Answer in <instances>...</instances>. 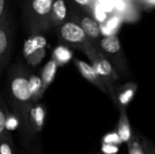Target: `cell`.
Instances as JSON below:
<instances>
[{"instance_id": "cell-9", "label": "cell", "mask_w": 155, "mask_h": 154, "mask_svg": "<svg viewBox=\"0 0 155 154\" xmlns=\"http://www.w3.org/2000/svg\"><path fill=\"white\" fill-rule=\"evenodd\" d=\"M74 21L81 26L87 39L93 45H95L99 42L101 37V29L97 21L86 15H81L76 20Z\"/></svg>"}, {"instance_id": "cell-1", "label": "cell", "mask_w": 155, "mask_h": 154, "mask_svg": "<svg viewBox=\"0 0 155 154\" xmlns=\"http://www.w3.org/2000/svg\"><path fill=\"white\" fill-rule=\"evenodd\" d=\"M30 70L21 63L12 66L6 80V93L11 107L25 135L32 136L28 113L35 103L29 86Z\"/></svg>"}, {"instance_id": "cell-17", "label": "cell", "mask_w": 155, "mask_h": 154, "mask_svg": "<svg viewBox=\"0 0 155 154\" xmlns=\"http://www.w3.org/2000/svg\"><path fill=\"white\" fill-rule=\"evenodd\" d=\"M9 111L0 95V139L4 136L6 131V120L8 116Z\"/></svg>"}, {"instance_id": "cell-21", "label": "cell", "mask_w": 155, "mask_h": 154, "mask_svg": "<svg viewBox=\"0 0 155 154\" xmlns=\"http://www.w3.org/2000/svg\"><path fill=\"white\" fill-rule=\"evenodd\" d=\"M120 146L112 144H102V152L104 154H117Z\"/></svg>"}, {"instance_id": "cell-24", "label": "cell", "mask_w": 155, "mask_h": 154, "mask_svg": "<svg viewBox=\"0 0 155 154\" xmlns=\"http://www.w3.org/2000/svg\"><path fill=\"white\" fill-rule=\"evenodd\" d=\"M145 3L148 4L151 6H153L154 5V0H145Z\"/></svg>"}, {"instance_id": "cell-3", "label": "cell", "mask_w": 155, "mask_h": 154, "mask_svg": "<svg viewBox=\"0 0 155 154\" xmlns=\"http://www.w3.org/2000/svg\"><path fill=\"white\" fill-rule=\"evenodd\" d=\"M97 50L106 58L119 75L130 77V70L124 56L121 42L116 34H109L100 39L94 45Z\"/></svg>"}, {"instance_id": "cell-5", "label": "cell", "mask_w": 155, "mask_h": 154, "mask_svg": "<svg viewBox=\"0 0 155 154\" xmlns=\"http://www.w3.org/2000/svg\"><path fill=\"white\" fill-rule=\"evenodd\" d=\"M57 34L63 44L80 50L90 44L81 26L74 20H66L60 25L57 27Z\"/></svg>"}, {"instance_id": "cell-16", "label": "cell", "mask_w": 155, "mask_h": 154, "mask_svg": "<svg viewBox=\"0 0 155 154\" xmlns=\"http://www.w3.org/2000/svg\"><path fill=\"white\" fill-rule=\"evenodd\" d=\"M0 154H15L13 140L8 131L0 139Z\"/></svg>"}, {"instance_id": "cell-2", "label": "cell", "mask_w": 155, "mask_h": 154, "mask_svg": "<svg viewBox=\"0 0 155 154\" xmlns=\"http://www.w3.org/2000/svg\"><path fill=\"white\" fill-rule=\"evenodd\" d=\"M55 0H22V17L26 30L33 35L45 33L52 27V10Z\"/></svg>"}, {"instance_id": "cell-10", "label": "cell", "mask_w": 155, "mask_h": 154, "mask_svg": "<svg viewBox=\"0 0 155 154\" xmlns=\"http://www.w3.org/2000/svg\"><path fill=\"white\" fill-rule=\"evenodd\" d=\"M74 64L77 66L79 72L81 73V74L88 81L90 82L92 84H94L95 87H97L99 90H101L103 93H106L109 95V92L108 89L105 85V84L104 83V81L98 76V74L95 73L94 69L93 68V66L89 64H87L84 61H82L78 58L74 59Z\"/></svg>"}, {"instance_id": "cell-19", "label": "cell", "mask_w": 155, "mask_h": 154, "mask_svg": "<svg viewBox=\"0 0 155 154\" xmlns=\"http://www.w3.org/2000/svg\"><path fill=\"white\" fill-rule=\"evenodd\" d=\"M129 154H144L143 149L142 147L141 140L136 139L133 136L132 140L127 143Z\"/></svg>"}, {"instance_id": "cell-23", "label": "cell", "mask_w": 155, "mask_h": 154, "mask_svg": "<svg viewBox=\"0 0 155 154\" xmlns=\"http://www.w3.org/2000/svg\"><path fill=\"white\" fill-rule=\"evenodd\" d=\"M75 3L81 5H91L93 3V0H74Z\"/></svg>"}, {"instance_id": "cell-11", "label": "cell", "mask_w": 155, "mask_h": 154, "mask_svg": "<svg viewBox=\"0 0 155 154\" xmlns=\"http://www.w3.org/2000/svg\"><path fill=\"white\" fill-rule=\"evenodd\" d=\"M46 119V108L42 103L36 102L35 103L29 110L28 122L30 128L33 133H40L45 123Z\"/></svg>"}, {"instance_id": "cell-4", "label": "cell", "mask_w": 155, "mask_h": 154, "mask_svg": "<svg viewBox=\"0 0 155 154\" xmlns=\"http://www.w3.org/2000/svg\"><path fill=\"white\" fill-rule=\"evenodd\" d=\"M82 51L91 61V65L93 66L98 76L104 81L108 89L109 95H111L114 87L120 80V75L112 66L110 62L106 58H104L103 54L97 50V48L91 43L84 47Z\"/></svg>"}, {"instance_id": "cell-22", "label": "cell", "mask_w": 155, "mask_h": 154, "mask_svg": "<svg viewBox=\"0 0 155 154\" xmlns=\"http://www.w3.org/2000/svg\"><path fill=\"white\" fill-rule=\"evenodd\" d=\"M5 0H0V22L7 16L5 12Z\"/></svg>"}, {"instance_id": "cell-13", "label": "cell", "mask_w": 155, "mask_h": 154, "mask_svg": "<svg viewBox=\"0 0 155 154\" xmlns=\"http://www.w3.org/2000/svg\"><path fill=\"white\" fill-rule=\"evenodd\" d=\"M57 68H58V65L53 59L48 61L47 64L44 66V68L41 72V75L39 77L40 81H41V84H42V92L43 93H45L46 88L54 81L56 72H57Z\"/></svg>"}, {"instance_id": "cell-14", "label": "cell", "mask_w": 155, "mask_h": 154, "mask_svg": "<svg viewBox=\"0 0 155 154\" xmlns=\"http://www.w3.org/2000/svg\"><path fill=\"white\" fill-rule=\"evenodd\" d=\"M72 52L64 47V46H58L54 52L53 53V60L57 64L58 66L65 64L71 58H72Z\"/></svg>"}, {"instance_id": "cell-7", "label": "cell", "mask_w": 155, "mask_h": 154, "mask_svg": "<svg viewBox=\"0 0 155 154\" xmlns=\"http://www.w3.org/2000/svg\"><path fill=\"white\" fill-rule=\"evenodd\" d=\"M136 91L137 84L133 82L124 84H115L110 96L118 109H126L133 101Z\"/></svg>"}, {"instance_id": "cell-20", "label": "cell", "mask_w": 155, "mask_h": 154, "mask_svg": "<svg viewBox=\"0 0 155 154\" xmlns=\"http://www.w3.org/2000/svg\"><path fill=\"white\" fill-rule=\"evenodd\" d=\"M141 143H142V147L143 149L144 154H155L154 145L150 140L146 138H143Z\"/></svg>"}, {"instance_id": "cell-6", "label": "cell", "mask_w": 155, "mask_h": 154, "mask_svg": "<svg viewBox=\"0 0 155 154\" xmlns=\"http://www.w3.org/2000/svg\"><path fill=\"white\" fill-rule=\"evenodd\" d=\"M14 29L8 15L0 22V74L7 67L13 51Z\"/></svg>"}, {"instance_id": "cell-18", "label": "cell", "mask_w": 155, "mask_h": 154, "mask_svg": "<svg viewBox=\"0 0 155 154\" xmlns=\"http://www.w3.org/2000/svg\"><path fill=\"white\" fill-rule=\"evenodd\" d=\"M123 143L121 142L116 131L106 133L102 140V144H112V145H117L120 146Z\"/></svg>"}, {"instance_id": "cell-12", "label": "cell", "mask_w": 155, "mask_h": 154, "mask_svg": "<svg viewBox=\"0 0 155 154\" xmlns=\"http://www.w3.org/2000/svg\"><path fill=\"white\" fill-rule=\"evenodd\" d=\"M120 111V116L118 121V126H117V134L123 143H128L132 138H133V133L129 122V118L127 115L126 109H119Z\"/></svg>"}, {"instance_id": "cell-15", "label": "cell", "mask_w": 155, "mask_h": 154, "mask_svg": "<svg viewBox=\"0 0 155 154\" xmlns=\"http://www.w3.org/2000/svg\"><path fill=\"white\" fill-rule=\"evenodd\" d=\"M29 86L35 103L38 102L44 93L42 92V84H41L40 78L37 75L34 74L33 73H31L29 75Z\"/></svg>"}, {"instance_id": "cell-8", "label": "cell", "mask_w": 155, "mask_h": 154, "mask_svg": "<svg viewBox=\"0 0 155 154\" xmlns=\"http://www.w3.org/2000/svg\"><path fill=\"white\" fill-rule=\"evenodd\" d=\"M45 42L43 37L35 35L32 39L28 40L24 47V55L26 61L32 64H37L45 56Z\"/></svg>"}]
</instances>
